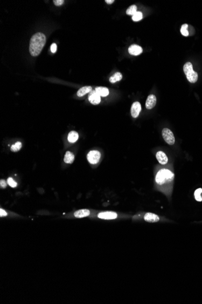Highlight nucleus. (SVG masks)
I'll return each instance as SVG.
<instances>
[{"label": "nucleus", "mask_w": 202, "mask_h": 304, "mask_svg": "<svg viewBox=\"0 0 202 304\" xmlns=\"http://www.w3.org/2000/svg\"><path fill=\"white\" fill-rule=\"evenodd\" d=\"M46 42V37L44 33L38 32L32 37L30 40L29 51L31 55L36 57L39 55Z\"/></svg>", "instance_id": "f257e3e1"}, {"label": "nucleus", "mask_w": 202, "mask_h": 304, "mask_svg": "<svg viewBox=\"0 0 202 304\" xmlns=\"http://www.w3.org/2000/svg\"><path fill=\"white\" fill-rule=\"evenodd\" d=\"M174 178V174L170 170L162 169L156 174V182L159 185H163L171 182Z\"/></svg>", "instance_id": "f03ea898"}, {"label": "nucleus", "mask_w": 202, "mask_h": 304, "mask_svg": "<svg viewBox=\"0 0 202 304\" xmlns=\"http://www.w3.org/2000/svg\"><path fill=\"white\" fill-rule=\"evenodd\" d=\"M183 71L185 73L186 78L192 83H195L198 80V73L193 70V66L192 63L187 62L183 66Z\"/></svg>", "instance_id": "7ed1b4c3"}, {"label": "nucleus", "mask_w": 202, "mask_h": 304, "mask_svg": "<svg viewBox=\"0 0 202 304\" xmlns=\"http://www.w3.org/2000/svg\"><path fill=\"white\" fill-rule=\"evenodd\" d=\"M162 137L167 143L170 145H174L175 143L174 135L172 132L168 128H164L162 130Z\"/></svg>", "instance_id": "20e7f679"}, {"label": "nucleus", "mask_w": 202, "mask_h": 304, "mask_svg": "<svg viewBox=\"0 0 202 304\" xmlns=\"http://www.w3.org/2000/svg\"><path fill=\"white\" fill-rule=\"evenodd\" d=\"M101 154L98 151H91L87 155V160L91 164H96L99 161Z\"/></svg>", "instance_id": "39448f33"}, {"label": "nucleus", "mask_w": 202, "mask_h": 304, "mask_svg": "<svg viewBox=\"0 0 202 304\" xmlns=\"http://www.w3.org/2000/svg\"><path fill=\"white\" fill-rule=\"evenodd\" d=\"M141 105L139 102H134L131 108V114L133 118H137L141 111Z\"/></svg>", "instance_id": "423d86ee"}, {"label": "nucleus", "mask_w": 202, "mask_h": 304, "mask_svg": "<svg viewBox=\"0 0 202 304\" xmlns=\"http://www.w3.org/2000/svg\"><path fill=\"white\" fill-rule=\"evenodd\" d=\"M156 102H157L156 97L153 94L150 95L148 97L146 101L145 106H146V109H151L153 108V107L156 105Z\"/></svg>", "instance_id": "0eeeda50"}, {"label": "nucleus", "mask_w": 202, "mask_h": 304, "mask_svg": "<svg viewBox=\"0 0 202 304\" xmlns=\"http://www.w3.org/2000/svg\"><path fill=\"white\" fill-rule=\"evenodd\" d=\"M98 217L102 219L105 220H111L115 219L117 218V215L116 213L114 212H103L98 214Z\"/></svg>", "instance_id": "6e6552de"}, {"label": "nucleus", "mask_w": 202, "mask_h": 304, "mask_svg": "<svg viewBox=\"0 0 202 304\" xmlns=\"http://www.w3.org/2000/svg\"><path fill=\"white\" fill-rule=\"evenodd\" d=\"M144 220L147 222L150 223H155L159 221L160 218L158 215L151 213H148L145 214L144 216Z\"/></svg>", "instance_id": "1a4fd4ad"}, {"label": "nucleus", "mask_w": 202, "mask_h": 304, "mask_svg": "<svg viewBox=\"0 0 202 304\" xmlns=\"http://www.w3.org/2000/svg\"><path fill=\"white\" fill-rule=\"evenodd\" d=\"M128 52L132 55L137 56L139 55L142 53L143 49L140 46L136 45H132L130 46L128 48Z\"/></svg>", "instance_id": "9d476101"}, {"label": "nucleus", "mask_w": 202, "mask_h": 304, "mask_svg": "<svg viewBox=\"0 0 202 304\" xmlns=\"http://www.w3.org/2000/svg\"><path fill=\"white\" fill-rule=\"evenodd\" d=\"M156 159L162 165H165L168 161V159L165 153L162 151H158L156 154Z\"/></svg>", "instance_id": "9b49d317"}, {"label": "nucleus", "mask_w": 202, "mask_h": 304, "mask_svg": "<svg viewBox=\"0 0 202 304\" xmlns=\"http://www.w3.org/2000/svg\"><path fill=\"white\" fill-rule=\"evenodd\" d=\"M88 100H89V101L91 103V104L95 105H98L101 101V96L99 95H98L96 92V91L93 92L89 95Z\"/></svg>", "instance_id": "f8f14e48"}, {"label": "nucleus", "mask_w": 202, "mask_h": 304, "mask_svg": "<svg viewBox=\"0 0 202 304\" xmlns=\"http://www.w3.org/2000/svg\"><path fill=\"white\" fill-rule=\"evenodd\" d=\"M90 214V211L88 209H80L76 211L74 213V215L77 218H83L88 216Z\"/></svg>", "instance_id": "ddd939ff"}, {"label": "nucleus", "mask_w": 202, "mask_h": 304, "mask_svg": "<svg viewBox=\"0 0 202 304\" xmlns=\"http://www.w3.org/2000/svg\"><path fill=\"white\" fill-rule=\"evenodd\" d=\"M95 91L101 97H107L109 94V90L105 87H96Z\"/></svg>", "instance_id": "4468645a"}, {"label": "nucleus", "mask_w": 202, "mask_h": 304, "mask_svg": "<svg viewBox=\"0 0 202 304\" xmlns=\"http://www.w3.org/2000/svg\"><path fill=\"white\" fill-rule=\"evenodd\" d=\"M74 160H75V156H74L73 154L70 151H67L65 154L64 159V162H66V163L71 164L73 162Z\"/></svg>", "instance_id": "2eb2a0df"}, {"label": "nucleus", "mask_w": 202, "mask_h": 304, "mask_svg": "<svg viewBox=\"0 0 202 304\" xmlns=\"http://www.w3.org/2000/svg\"><path fill=\"white\" fill-rule=\"evenodd\" d=\"M92 87L91 86H84L79 90L77 92V95L78 97H82L85 95L87 93H89L91 91Z\"/></svg>", "instance_id": "dca6fc26"}, {"label": "nucleus", "mask_w": 202, "mask_h": 304, "mask_svg": "<svg viewBox=\"0 0 202 304\" xmlns=\"http://www.w3.org/2000/svg\"><path fill=\"white\" fill-rule=\"evenodd\" d=\"M79 138L78 133L76 131H71L68 135V140L70 143H75Z\"/></svg>", "instance_id": "f3484780"}, {"label": "nucleus", "mask_w": 202, "mask_h": 304, "mask_svg": "<svg viewBox=\"0 0 202 304\" xmlns=\"http://www.w3.org/2000/svg\"><path fill=\"white\" fill-rule=\"evenodd\" d=\"M122 75L120 72H116L112 77L110 78V81L111 83H115L117 81H119L122 80Z\"/></svg>", "instance_id": "a211bd4d"}, {"label": "nucleus", "mask_w": 202, "mask_h": 304, "mask_svg": "<svg viewBox=\"0 0 202 304\" xmlns=\"http://www.w3.org/2000/svg\"><path fill=\"white\" fill-rule=\"evenodd\" d=\"M137 12V6H136V5H132V6H131L130 7H128V9L126 10V13L127 15H132V16H133Z\"/></svg>", "instance_id": "6ab92c4d"}, {"label": "nucleus", "mask_w": 202, "mask_h": 304, "mask_svg": "<svg viewBox=\"0 0 202 304\" xmlns=\"http://www.w3.org/2000/svg\"><path fill=\"white\" fill-rule=\"evenodd\" d=\"M202 188H199L196 189L194 193V197L197 201L201 202L202 201Z\"/></svg>", "instance_id": "aec40b11"}, {"label": "nucleus", "mask_w": 202, "mask_h": 304, "mask_svg": "<svg viewBox=\"0 0 202 304\" xmlns=\"http://www.w3.org/2000/svg\"><path fill=\"white\" fill-rule=\"evenodd\" d=\"M188 25L187 24H184L181 26L180 29V32L181 35H183L185 37H188L189 35V32L188 31Z\"/></svg>", "instance_id": "412c9836"}, {"label": "nucleus", "mask_w": 202, "mask_h": 304, "mask_svg": "<svg viewBox=\"0 0 202 304\" xmlns=\"http://www.w3.org/2000/svg\"><path fill=\"white\" fill-rule=\"evenodd\" d=\"M21 147H22V143H21V142L17 141L15 144L12 146L11 149V151L12 152H14V153H15V152H17V151L20 150L21 148Z\"/></svg>", "instance_id": "4be33fe9"}, {"label": "nucleus", "mask_w": 202, "mask_h": 304, "mask_svg": "<svg viewBox=\"0 0 202 304\" xmlns=\"http://www.w3.org/2000/svg\"><path fill=\"white\" fill-rule=\"evenodd\" d=\"M143 18V14L141 12H137L132 17V19L134 21H139Z\"/></svg>", "instance_id": "5701e85b"}, {"label": "nucleus", "mask_w": 202, "mask_h": 304, "mask_svg": "<svg viewBox=\"0 0 202 304\" xmlns=\"http://www.w3.org/2000/svg\"><path fill=\"white\" fill-rule=\"evenodd\" d=\"M7 184H8L9 186H11L12 188H15L16 186H17V182H15V180H14L12 178H11V177L9 178V179H7Z\"/></svg>", "instance_id": "b1692460"}, {"label": "nucleus", "mask_w": 202, "mask_h": 304, "mask_svg": "<svg viewBox=\"0 0 202 304\" xmlns=\"http://www.w3.org/2000/svg\"><path fill=\"white\" fill-rule=\"evenodd\" d=\"M64 0H53V3L56 6H60L64 4Z\"/></svg>", "instance_id": "393cba45"}, {"label": "nucleus", "mask_w": 202, "mask_h": 304, "mask_svg": "<svg viewBox=\"0 0 202 304\" xmlns=\"http://www.w3.org/2000/svg\"><path fill=\"white\" fill-rule=\"evenodd\" d=\"M50 49L52 53H55L57 49V46L55 43H53L50 46Z\"/></svg>", "instance_id": "a878e982"}, {"label": "nucleus", "mask_w": 202, "mask_h": 304, "mask_svg": "<svg viewBox=\"0 0 202 304\" xmlns=\"http://www.w3.org/2000/svg\"><path fill=\"white\" fill-rule=\"evenodd\" d=\"M0 186H1V188H5L7 186V183L6 182V181H5L4 180H1V182H0Z\"/></svg>", "instance_id": "bb28decb"}, {"label": "nucleus", "mask_w": 202, "mask_h": 304, "mask_svg": "<svg viewBox=\"0 0 202 304\" xmlns=\"http://www.w3.org/2000/svg\"><path fill=\"white\" fill-rule=\"evenodd\" d=\"M6 215H7V213L4 210L2 209H0V216L3 217V216H6Z\"/></svg>", "instance_id": "cd10ccee"}, {"label": "nucleus", "mask_w": 202, "mask_h": 304, "mask_svg": "<svg viewBox=\"0 0 202 304\" xmlns=\"http://www.w3.org/2000/svg\"><path fill=\"white\" fill-rule=\"evenodd\" d=\"M105 2H106L107 4H112V3H114L115 1H114V0H106Z\"/></svg>", "instance_id": "c85d7f7f"}]
</instances>
